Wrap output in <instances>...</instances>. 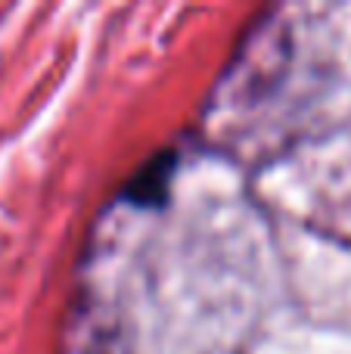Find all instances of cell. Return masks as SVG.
Instances as JSON below:
<instances>
[{"instance_id":"obj_1","label":"cell","mask_w":351,"mask_h":354,"mask_svg":"<svg viewBox=\"0 0 351 354\" xmlns=\"http://www.w3.org/2000/svg\"><path fill=\"white\" fill-rule=\"evenodd\" d=\"M168 165H171V156H159V171H143L131 183V196L134 202H159L165 196V183H168Z\"/></svg>"}]
</instances>
